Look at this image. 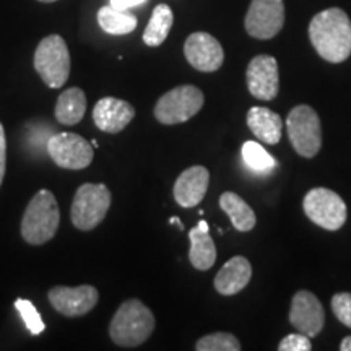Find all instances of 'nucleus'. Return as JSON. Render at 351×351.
I'll list each match as a JSON object with an SVG mask.
<instances>
[{"mask_svg": "<svg viewBox=\"0 0 351 351\" xmlns=\"http://www.w3.org/2000/svg\"><path fill=\"white\" fill-rule=\"evenodd\" d=\"M91 147L98 148V142H96V140H91Z\"/></svg>", "mask_w": 351, "mask_h": 351, "instance_id": "72a5a7b5", "label": "nucleus"}, {"mask_svg": "<svg viewBox=\"0 0 351 351\" xmlns=\"http://www.w3.org/2000/svg\"><path fill=\"white\" fill-rule=\"evenodd\" d=\"M289 322L298 332L304 333L309 339L317 337L326 324V314L317 296L304 289L298 291L291 300Z\"/></svg>", "mask_w": 351, "mask_h": 351, "instance_id": "4468645a", "label": "nucleus"}, {"mask_svg": "<svg viewBox=\"0 0 351 351\" xmlns=\"http://www.w3.org/2000/svg\"><path fill=\"white\" fill-rule=\"evenodd\" d=\"M288 137L298 155L314 158L322 148V127L317 112L301 104L293 108L287 117Z\"/></svg>", "mask_w": 351, "mask_h": 351, "instance_id": "423d86ee", "label": "nucleus"}, {"mask_svg": "<svg viewBox=\"0 0 351 351\" xmlns=\"http://www.w3.org/2000/svg\"><path fill=\"white\" fill-rule=\"evenodd\" d=\"M34 69L49 88L65 85L70 75V52L62 36L51 34L38 44L34 52Z\"/></svg>", "mask_w": 351, "mask_h": 351, "instance_id": "39448f33", "label": "nucleus"}, {"mask_svg": "<svg viewBox=\"0 0 351 351\" xmlns=\"http://www.w3.org/2000/svg\"><path fill=\"white\" fill-rule=\"evenodd\" d=\"M173 21L174 16L169 5H166V3L156 5L147 28H145L143 43L150 47L161 46L166 41V38H168L171 28H173Z\"/></svg>", "mask_w": 351, "mask_h": 351, "instance_id": "4be33fe9", "label": "nucleus"}, {"mask_svg": "<svg viewBox=\"0 0 351 351\" xmlns=\"http://www.w3.org/2000/svg\"><path fill=\"white\" fill-rule=\"evenodd\" d=\"M204 101V93L199 88L194 85H181L161 96L153 112L160 124H182L199 114Z\"/></svg>", "mask_w": 351, "mask_h": 351, "instance_id": "0eeeda50", "label": "nucleus"}, {"mask_svg": "<svg viewBox=\"0 0 351 351\" xmlns=\"http://www.w3.org/2000/svg\"><path fill=\"white\" fill-rule=\"evenodd\" d=\"M243 158L249 169L262 174L271 173L276 165L275 158L270 156L265 148L257 142H245L243 145Z\"/></svg>", "mask_w": 351, "mask_h": 351, "instance_id": "b1692460", "label": "nucleus"}, {"mask_svg": "<svg viewBox=\"0 0 351 351\" xmlns=\"http://www.w3.org/2000/svg\"><path fill=\"white\" fill-rule=\"evenodd\" d=\"M47 153L51 160L64 169H85L93 161V147L78 134H56L47 140Z\"/></svg>", "mask_w": 351, "mask_h": 351, "instance_id": "1a4fd4ad", "label": "nucleus"}, {"mask_svg": "<svg viewBox=\"0 0 351 351\" xmlns=\"http://www.w3.org/2000/svg\"><path fill=\"white\" fill-rule=\"evenodd\" d=\"M219 207L230 217L232 226L238 231L247 232L256 226L257 218L254 210L249 207L247 202H244V199H241L234 192H225L219 197Z\"/></svg>", "mask_w": 351, "mask_h": 351, "instance_id": "412c9836", "label": "nucleus"}, {"mask_svg": "<svg viewBox=\"0 0 351 351\" xmlns=\"http://www.w3.org/2000/svg\"><path fill=\"white\" fill-rule=\"evenodd\" d=\"M302 208L311 221L327 231H339L348 218L343 199L326 187L311 189L302 202Z\"/></svg>", "mask_w": 351, "mask_h": 351, "instance_id": "6e6552de", "label": "nucleus"}, {"mask_svg": "<svg viewBox=\"0 0 351 351\" xmlns=\"http://www.w3.org/2000/svg\"><path fill=\"white\" fill-rule=\"evenodd\" d=\"M155 315L142 301L129 300L122 302L109 326V335L117 346L135 348L150 339L155 330Z\"/></svg>", "mask_w": 351, "mask_h": 351, "instance_id": "f03ea898", "label": "nucleus"}, {"mask_svg": "<svg viewBox=\"0 0 351 351\" xmlns=\"http://www.w3.org/2000/svg\"><path fill=\"white\" fill-rule=\"evenodd\" d=\"M247 127L262 143L276 145L282 138L283 121L278 114L267 108H251L247 112Z\"/></svg>", "mask_w": 351, "mask_h": 351, "instance_id": "6ab92c4d", "label": "nucleus"}, {"mask_svg": "<svg viewBox=\"0 0 351 351\" xmlns=\"http://www.w3.org/2000/svg\"><path fill=\"white\" fill-rule=\"evenodd\" d=\"M210 173L205 166H192L179 174L174 184V199L184 208H192L204 200L208 191Z\"/></svg>", "mask_w": 351, "mask_h": 351, "instance_id": "dca6fc26", "label": "nucleus"}, {"mask_svg": "<svg viewBox=\"0 0 351 351\" xmlns=\"http://www.w3.org/2000/svg\"><path fill=\"white\" fill-rule=\"evenodd\" d=\"M187 62L199 72H217L225 62V51L217 38L205 32L192 33L184 43Z\"/></svg>", "mask_w": 351, "mask_h": 351, "instance_id": "ddd939ff", "label": "nucleus"}, {"mask_svg": "<svg viewBox=\"0 0 351 351\" xmlns=\"http://www.w3.org/2000/svg\"><path fill=\"white\" fill-rule=\"evenodd\" d=\"M197 351H239L241 343L232 333L215 332L202 337L195 343Z\"/></svg>", "mask_w": 351, "mask_h": 351, "instance_id": "393cba45", "label": "nucleus"}, {"mask_svg": "<svg viewBox=\"0 0 351 351\" xmlns=\"http://www.w3.org/2000/svg\"><path fill=\"white\" fill-rule=\"evenodd\" d=\"M245 80L249 93L254 98L263 101L275 99L280 91V73L275 57L267 54L254 57L245 70Z\"/></svg>", "mask_w": 351, "mask_h": 351, "instance_id": "9b49d317", "label": "nucleus"}, {"mask_svg": "<svg viewBox=\"0 0 351 351\" xmlns=\"http://www.w3.org/2000/svg\"><path fill=\"white\" fill-rule=\"evenodd\" d=\"M98 23L108 34H129L137 28V16L129 10H117L111 5L99 8Z\"/></svg>", "mask_w": 351, "mask_h": 351, "instance_id": "5701e85b", "label": "nucleus"}, {"mask_svg": "<svg viewBox=\"0 0 351 351\" xmlns=\"http://www.w3.org/2000/svg\"><path fill=\"white\" fill-rule=\"evenodd\" d=\"M86 112V96L82 88H69L60 93L56 103V119L64 125H75Z\"/></svg>", "mask_w": 351, "mask_h": 351, "instance_id": "aec40b11", "label": "nucleus"}, {"mask_svg": "<svg viewBox=\"0 0 351 351\" xmlns=\"http://www.w3.org/2000/svg\"><path fill=\"white\" fill-rule=\"evenodd\" d=\"M340 350L341 351H351V335L346 337V339L341 340L340 343Z\"/></svg>", "mask_w": 351, "mask_h": 351, "instance_id": "7c9ffc66", "label": "nucleus"}, {"mask_svg": "<svg viewBox=\"0 0 351 351\" xmlns=\"http://www.w3.org/2000/svg\"><path fill=\"white\" fill-rule=\"evenodd\" d=\"M169 223H173V225H178V228H179V230H184V225H182V221H181V219H179V218H176V217H173V218H171L169 219Z\"/></svg>", "mask_w": 351, "mask_h": 351, "instance_id": "2f4dec72", "label": "nucleus"}, {"mask_svg": "<svg viewBox=\"0 0 351 351\" xmlns=\"http://www.w3.org/2000/svg\"><path fill=\"white\" fill-rule=\"evenodd\" d=\"M111 200V192L104 184H82L77 189L70 210L73 226L80 231H91L98 228L106 218Z\"/></svg>", "mask_w": 351, "mask_h": 351, "instance_id": "20e7f679", "label": "nucleus"}, {"mask_svg": "<svg viewBox=\"0 0 351 351\" xmlns=\"http://www.w3.org/2000/svg\"><path fill=\"white\" fill-rule=\"evenodd\" d=\"M283 0H252L245 13L244 26L249 36L256 39H271L283 29Z\"/></svg>", "mask_w": 351, "mask_h": 351, "instance_id": "9d476101", "label": "nucleus"}, {"mask_svg": "<svg viewBox=\"0 0 351 351\" xmlns=\"http://www.w3.org/2000/svg\"><path fill=\"white\" fill-rule=\"evenodd\" d=\"M15 307H16V311L20 313L21 319H23L25 326L28 327V330L32 332L33 335H39V333L44 332L46 326H44L41 315H39L36 307H34L32 301L23 300V298H19V300L15 301Z\"/></svg>", "mask_w": 351, "mask_h": 351, "instance_id": "a878e982", "label": "nucleus"}, {"mask_svg": "<svg viewBox=\"0 0 351 351\" xmlns=\"http://www.w3.org/2000/svg\"><path fill=\"white\" fill-rule=\"evenodd\" d=\"M251 276V262L243 256H236L230 258L215 276V289L223 296H234L247 287Z\"/></svg>", "mask_w": 351, "mask_h": 351, "instance_id": "f3484780", "label": "nucleus"}, {"mask_svg": "<svg viewBox=\"0 0 351 351\" xmlns=\"http://www.w3.org/2000/svg\"><path fill=\"white\" fill-rule=\"evenodd\" d=\"M39 2H43V3H52V2H57V0H39Z\"/></svg>", "mask_w": 351, "mask_h": 351, "instance_id": "473e14b6", "label": "nucleus"}, {"mask_svg": "<svg viewBox=\"0 0 351 351\" xmlns=\"http://www.w3.org/2000/svg\"><path fill=\"white\" fill-rule=\"evenodd\" d=\"M191 239V251H189V261L197 270H210L217 262V247L210 236L208 223L200 219L199 225L192 228L189 232Z\"/></svg>", "mask_w": 351, "mask_h": 351, "instance_id": "a211bd4d", "label": "nucleus"}, {"mask_svg": "<svg viewBox=\"0 0 351 351\" xmlns=\"http://www.w3.org/2000/svg\"><path fill=\"white\" fill-rule=\"evenodd\" d=\"M5 168H7V138H5V130H3V125L0 124V186H2V182H3Z\"/></svg>", "mask_w": 351, "mask_h": 351, "instance_id": "c85d7f7f", "label": "nucleus"}, {"mask_svg": "<svg viewBox=\"0 0 351 351\" xmlns=\"http://www.w3.org/2000/svg\"><path fill=\"white\" fill-rule=\"evenodd\" d=\"M309 39L324 60L345 62L351 56V20L341 8L319 12L309 23Z\"/></svg>", "mask_w": 351, "mask_h": 351, "instance_id": "f257e3e1", "label": "nucleus"}, {"mask_svg": "<svg viewBox=\"0 0 351 351\" xmlns=\"http://www.w3.org/2000/svg\"><path fill=\"white\" fill-rule=\"evenodd\" d=\"M332 311L343 326L351 328V293H337L332 298Z\"/></svg>", "mask_w": 351, "mask_h": 351, "instance_id": "bb28decb", "label": "nucleus"}, {"mask_svg": "<svg viewBox=\"0 0 351 351\" xmlns=\"http://www.w3.org/2000/svg\"><path fill=\"white\" fill-rule=\"evenodd\" d=\"M49 302L59 314L65 317H80L95 309L98 304L99 293L91 285H82V287H54L51 288Z\"/></svg>", "mask_w": 351, "mask_h": 351, "instance_id": "f8f14e48", "label": "nucleus"}, {"mask_svg": "<svg viewBox=\"0 0 351 351\" xmlns=\"http://www.w3.org/2000/svg\"><path fill=\"white\" fill-rule=\"evenodd\" d=\"M60 225V210L54 194L41 189L33 197L21 218V236L28 244H46L56 236Z\"/></svg>", "mask_w": 351, "mask_h": 351, "instance_id": "7ed1b4c3", "label": "nucleus"}, {"mask_svg": "<svg viewBox=\"0 0 351 351\" xmlns=\"http://www.w3.org/2000/svg\"><path fill=\"white\" fill-rule=\"evenodd\" d=\"M313 345H311V339L304 333H289L285 339L280 341L278 351H311Z\"/></svg>", "mask_w": 351, "mask_h": 351, "instance_id": "cd10ccee", "label": "nucleus"}, {"mask_svg": "<svg viewBox=\"0 0 351 351\" xmlns=\"http://www.w3.org/2000/svg\"><path fill=\"white\" fill-rule=\"evenodd\" d=\"M135 117V108L124 99L106 98L99 99L93 109V121L99 130L106 134H119Z\"/></svg>", "mask_w": 351, "mask_h": 351, "instance_id": "2eb2a0df", "label": "nucleus"}, {"mask_svg": "<svg viewBox=\"0 0 351 351\" xmlns=\"http://www.w3.org/2000/svg\"><path fill=\"white\" fill-rule=\"evenodd\" d=\"M147 0H111L109 5L117 8V10H129L132 7H137L140 3H145Z\"/></svg>", "mask_w": 351, "mask_h": 351, "instance_id": "c756f323", "label": "nucleus"}]
</instances>
